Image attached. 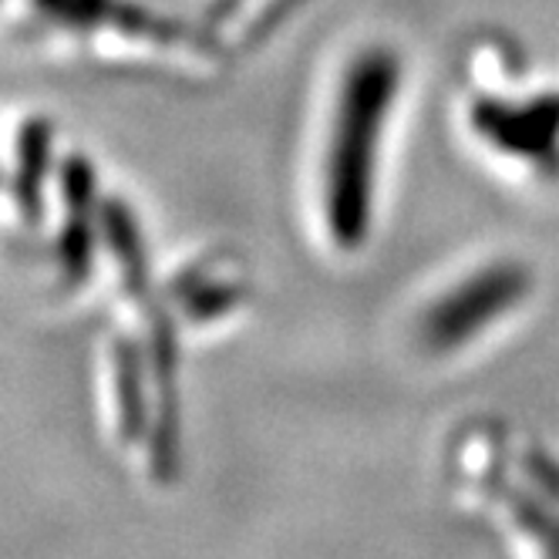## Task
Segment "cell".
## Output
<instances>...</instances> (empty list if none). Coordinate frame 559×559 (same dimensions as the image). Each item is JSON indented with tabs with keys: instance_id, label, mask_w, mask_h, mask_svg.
<instances>
[{
	"instance_id": "obj_7",
	"label": "cell",
	"mask_w": 559,
	"mask_h": 559,
	"mask_svg": "<svg viewBox=\"0 0 559 559\" xmlns=\"http://www.w3.org/2000/svg\"><path fill=\"white\" fill-rule=\"evenodd\" d=\"M115 388H118V412H122L126 438H139L145 431V397H142V365L129 341H118L115 347Z\"/></svg>"
},
{
	"instance_id": "obj_3",
	"label": "cell",
	"mask_w": 559,
	"mask_h": 559,
	"mask_svg": "<svg viewBox=\"0 0 559 559\" xmlns=\"http://www.w3.org/2000/svg\"><path fill=\"white\" fill-rule=\"evenodd\" d=\"M472 122L496 148L536 163L539 169L559 166V95L533 98V105L523 108L483 98L472 108Z\"/></svg>"
},
{
	"instance_id": "obj_4",
	"label": "cell",
	"mask_w": 559,
	"mask_h": 559,
	"mask_svg": "<svg viewBox=\"0 0 559 559\" xmlns=\"http://www.w3.org/2000/svg\"><path fill=\"white\" fill-rule=\"evenodd\" d=\"M64 199H68V210L71 219L61 233V266L68 273L71 284L85 280L92 270V206H95V169L92 163H85L82 155H71L64 163Z\"/></svg>"
},
{
	"instance_id": "obj_5",
	"label": "cell",
	"mask_w": 559,
	"mask_h": 559,
	"mask_svg": "<svg viewBox=\"0 0 559 559\" xmlns=\"http://www.w3.org/2000/svg\"><path fill=\"white\" fill-rule=\"evenodd\" d=\"M48 148H51V126L45 118H34L21 132V155H17V182L14 195L27 223L41 219V186L48 173Z\"/></svg>"
},
{
	"instance_id": "obj_6",
	"label": "cell",
	"mask_w": 559,
	"mask_h": 559,
	"mask_svg": "<svg viewBox=\"0 0 559 559\" xmlns=\"http://www.w3.org/2000/svg\"><path fill=\"white\" fill-rule=\"evenodd\" d=\"M102 226H105V236L115 250V257L122 260V273H126V284L129 290L135 294L139 304H148V270H145V253H142V239L135 233V223H132V213L126 210V203H105V213H102Z\"/></svg>"
},
{
	"instance_id": "obj_1",
	"label": "cell",
	"mask_w": 559,
	"mask_h": 559,
	"mask_svg": "<svg viewBox=\"0 0 559 559\" xmlns=\"http://www.w3.org/2000/svg\"><path fill=\"white\" fill-rule=\"evenodd\" d=\"M397 88H402V61L388 48L365 51L344 74L324 179L328 229L341 250H357L368 239L378 145Z\"/></svg>"
},
{
	"instance_id": "obj_2",
	"label": "cell",
	"mask_w": 559,
	"mask_h": 559,
	"mask_svg": "<svg viewBox=\"0 0 559 559\" xmlns=\"http://www.w3.org/2000/svg\"><path fill=\"white\" fill-rule=\"evenodd\" d=\"M530 294V270L519 263H492L472 273L452 294L435 300L421 321V341L445 354L483 334Z\"/></svg>"
}]
</instances>
